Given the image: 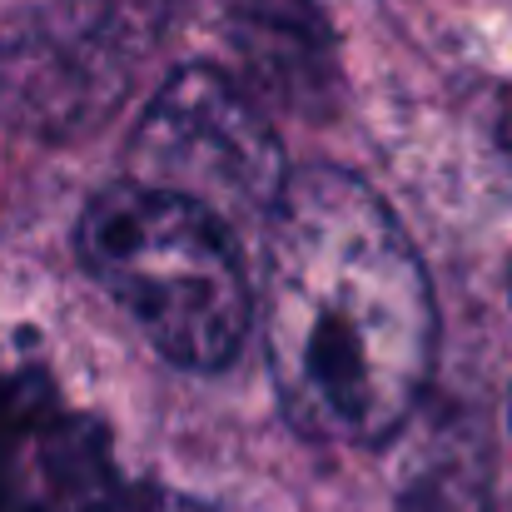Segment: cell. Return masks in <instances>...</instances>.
I'll return each instance as SVG.
<instances>
[{
  "instance_id": "cell-1",
  "label": "cell",
  "mask_w": 512,
  "mask_h": 512,
  "mask_svg": "<svg viewBox=\"0 0 512 512\" xmlns=\"http://www.w3.org/2000/svg\"><path fill=\"white\" fill-rule=\"evenodd\" d=\"M264 358L289 423L319 443H383L418 408L438 314L428 274L343 170L289 174L264 224Z\"/></svg>"
},
{
  "instance_id": "cell-2",
  "label": "cell",
  "mask_w": 512,
  "mask_h": 512,
  "mask_svg": "<svg viewBox=\"0 0 512 512\" xmlns=\"http://www.w3.org/2000/svg\"><path fill=\"white\" fill-rule=\"evenodd\" d=\"M75 239L95 284L170 363L214 373L239 353L254 294L234 234L209 214L120 179L90 199Z\"/></svg>"
},
{
  "instance_id": "cell-3",
  "label": "cell",
  "mask_w": 512,
  "mask_h": 512,
  "mask_svg": "<svg viewBox=\"0 0 512 512\" xmlns=\"http://www.w3.org/2000/svg\"><path fill=\"white\" fill-rule=\"evenodd\" d=\"M160 40L155 0H45L0 20V125L85 140L140 90Z\"/></svg>"
},
{
  "instance_id": "cell-4",
  "label": "cell",
  "mask_w": 512,
  "mask_h": 512,
  "mask_svg": "<svg viewBox=\"0 0 512 512\" xmlns=\"http://www.w3.org/2000/svg\"><path fill=\"white\" fill-rule=\"evenodd\" d=\"M130 184L170 194L219 229L269 224L289 165L254 95L209 65L174 70L130 140Z\"/></svg>"
},
{
  "instance_id": "cell-5",
  "label": "cell",
  "mask_w": 512,
  "mask_h": 512,
  "mask_svg": "<svg viewBox=\"0 0 512 512\" xmlns=\"http://www.w3.org/2000/svg\"><path fill=\"white\" fill-rule=\"evenodd\" d=\"M110 433L40 368L0 373V512H115Z\"/></svg>"
},
{
  "instance_id": "cell-6",
  "label": "cell",
  "mask_w": 512,
  "mask_h": 512,
  "mask_svg": "<svg viewBox=\"0 0 512 512\" xmlns=\"http://www.w3.org/2000/svg\"><path fill=\"white\" fill-rule=\"evenodd\" d=\"M224 20L254 80L279 100L304 105L329 90L334 55L314 0H224Z\"/></svg>"
},
{
  "instance_id": "cell-7",
  "label": "cell",
  "mask_w": 512,
  "mask_h": 512,
  "mask_svg": "<svg viewBox=\"0 0 512 512\" xmlns=\"http://www.w3.org/2000/svg\"><path fill=\"white\" fill-rule=\"evenodd\" d=\"M115 512H209L199 508V503H189V498H174V493H125L120 503H115Z\"/></svg>"
}]
</instances>
